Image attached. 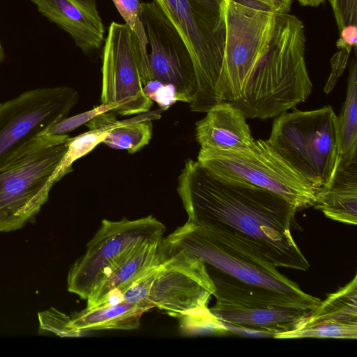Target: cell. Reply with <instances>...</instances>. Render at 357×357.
I'll return each mask as SVG.
<instances>
[{"label":"cell","instance_id":"3957f363","mask_svg":"<svg viewBox=\"0 0 357 357\" xmlns=\"http://www.w3.org/2000/svg\"><path fill=\"white\" fill-rule=\"evenodd\" d=\"M214 291L204 261L181 250L147 270L122 297L178 317L190 333L227 335V328L208 307Z\"/></svg>","mask_w":357,"mask_h":357},{"label":"cell","instance_id":"d4e9b609","mask_svg":"<svg viewBox=\"0 0 357 357\" xmlns=\"http://www.w3.org/2000/svg\"><path fill=\"white\" fill-rule=\"evenodd\" d=\"M117 108L118 105H116L101 103L89 111L68 118L66 117L52 124L41 132L49 135H65L86 124L95 116L111 110H115Z\"/></svg>","mask_w":357,"mask_h":357},{"label":"cell","instance_id":"ba28073f","mask_svg":"<svg viewBox=\"0 0 357 357\" xmlns=\"http://www.w3.org/2000/svg\"><path fill=\"white\" fill-rule=\"evenodd\" d=\"M208 271L216 299L210 311L222 324L266 332L273 337L292 329L315 308L218 271Z\"/></svg>","mask_w":357,"mask_h":357},{"label":"cell","instance_id":"7a4b0ae2","mask_svg":"<svg viewBox=\"0 0 357 357\" xmlns=\"http://www.w3.org/2000/svg\"><path fill=\"white\" fill-rule=\"evenodd\" d=\"M177 192L188 221L211 229L275 267L307 271L292 236L296 208L259 187L219 176L197 160H185Z\"/></svg>","mask_w":357,"mask_h":357},{"label":"cell","instance_id":"30bf717a","mask_svg":"<svg viewBox=\"0 0 357 357\" xmlns=\"http://www.w3.org/2000/svg\"><path fill=\"white\" fill-rule=\"evenodd\" d=\"M165 225L152 215L130 220H102L85 253L70 267L69 292L87 300L139 246L162 238Z\"/></svg>","mask_w":357,"mask_h":357},{"label":"cell","instance_id":"9c48e42d","mask_svg":"<svg viewBox=\"0 0 357 357\" xmlns=\"http://www.w3.org/2000/svg\"><path fill=\"white\" fill-rule=\"evenodd\" d=\"M197 161L213 174L275 193L297 211L312 206L316 192L271 146L257 139L245 151L201 148Z\"/></svg>","mask_w":357,"mask_h":357},{"label":"cell","instance_id":"9a60e30c","mask_svg":"<svg viewBox=\"0 0 357 357\" xmlns=\"http://www.w3.org/2000/svg\"><path fill=\"white\" fill-rule=\"evenodd\" d=\"M195 135L201 148L224 151H245L255 141L245 116L228 102L217 104L206 112L196 123Z\"/></svg>","mask_w":357,"mask_h":357},{"label":"cell","instance_id":"4dcf8cb0","mask_svg":"<svg viewBox=\"0 0 357 357\" xmlns=\"http://www.w3.org/2000/svg\"><path fill=\"white\" fill-rule=\"evenodd\" d=\"M340 37L336 42L338 50H346L351 52L356 49L357 44V25H348L343 27L340 31Z\"/></svg>","mask_w":357,"mask_h":357},{"label":"cell","instance_id":"6da1fadb","mask_svg":"<svg viewBox=\"0 0 357 357\" xmlns=\"http://www.w3.org/2000/svg\"><path fill=\"white\" fill-rule=\"evenodd\" d=\"M226 43L213 106L228 102L247 119H266L303 102L312 92L305 27L289 13L225 1Z\"/></svg>","mask_w":357,"mask_h":357},{"label":"cell","instance_id":"484cf974","mask_svg":"<svg viewBox=\"0 0 357 357\" xmlns=\"http://www.w3.org/2000/svg\"><path fill=\"white\" fill-rule=\"evenodd\" d=\"M70 317L54 308L38 313L40 329L59 336L77 337L78 333L69 328Z\"/></svg>","mask_w":357,"mask_h":357},{"label":"cell","instance_id":"1f68e13d","mask_svg":"<svg viewBox=\"0 0 357 357\" xmlns=\"http://www.w3.org/2000/svg\"><path fill=\"white\" fill-rule=\"evenodd\" d=\"M113 110L100 114L87 122L85 125L89 129L114 128L119 123Z\"/></svg>","mask_w":357,"mask_h":357},{"label":"cell","instance_id":"d6a6232c","mask_svg":"<svg viewBox=\"0 0 357 357\" xmlns=\"http://www.w3.org/2000/svg\"><path fill=\"white\" fill-rule=\"evenodd\" d=\"M300 4L304 6L318 7L324 3L326 0H297Z\"/></svg>","mask_w":357,"mask_h":357},{"label":"cell","instance_id":"83f0119b","mask_svg":"<svg viewBox=\"0 0 357 357\" xmlns=\"http://www.w3.org/2000/svg\"><path fill=\"white\" fill-rule=\"evenodd\" d=\"M339 31L348 25H357V0H329Z\"/></svg>","mask_w":357,"mask_h":357},{"label":"cell","instance_id":"e0dca14e","mask_svg":"<svg viewBox=\"0 0 357 357\" xmlns=\"http://www.w3.org/2000/svg\"><path fill=\"white\" fill-rule=\"evenodd\" d=\"M161 238L137 248L87 300V308L123 301L122 294L147 270L159 264Z\"/></svg>","mask_w":357,"mask_h":357},{"label":"cell","instance_id":"f1b7e54d","mask_svg":"<svg viewBox=\"0 0 357 357\" xmlns=\"http://www.w3.org/2000/svg\"><path fill=\"white\" fill-rule=\"evenodd\" d=\"M232 1L256 10L289 13L292 0H231Z\"/></svg>","mask_w":357,"mask_h":357},{"label":"cell","instance_id":"836d02e7","mask_svg":"<svg viewBox=\"0 0 357 357\" xmlns=\"http://www.w3.org/2000/svg\"><path fill=\"white\" fill-rule=\"evenodd\" d=\"M5 58V52L2 45V43L0 40V65L3 62Z\"/></svg>","mask_w":357,"mask_h":357},{"label":"cell","instance_id":"7c38bea8","mask_svg":"<svg viewBox=\"0 0 357 357\" xmlns=\"http://www.w3.org/2000/svg\"><path fill=\"white\" fill-rule=\"evenodd\" d=\"M79 99L69 86L24 91L0 103V162L20 144L67 117Z\"/></svg>","mask_w":357,"mask_h":357},{"label":"cell","instance_id":"4316f807","mask_svg":"<svg viewBox=\"0 0 357 357\" xmlns=\"http://www.w3.org/2000/svg\"><path fill=\"white\" fill-rule=\"evenodd\" d=\"M144 93L153 101L156 102L162 109H168L178 101L174 87L156 80H151L144 87Z\"/></svg>","mask_w":357,"mask_h":357},{"label":"cell","instance_id":"ac0fdd59","mask_svg":"<svg viewBox=\"0 0 357 357\" xmlns=\"http://www.w3.org/2000/svg\"><path fill=\"white\" fill-rule=\"evenodd\" d=\"M149 310L143 304L125 300L104 303L73 314L68 326L79 335L91 330H134L139 327L141 317Z\"/></svg>","mask_w":357,"mask_h":357},{"label":"cell","instance_id":"f546056e","mask_svg":"<svg viewBox=\"0 0 357 357\" xmlns=\"http://www.w3.org/2000/svg\"><path fill=\"white\" fill-rule=\"evenodd\" d=\"M351 52L346 50H338L331 59L332 70L326 85L325 91L328 93L335 85L337 78L344 72Z\"/></svg>","mask_w":357,"mask_h":357},{"label":"cell","instance_id":"7402d4cb","mask_svg":"<svg viewBox=\"0 0 357 357\" xmlns=\"http://www.w3.org/2000/svg\"><path fill=\"white\" fill-rule=\"evenodd\" d=\"M302 320V319H301ZM301 320L292 329L278 333L277 339L336 338L356 339L357 323L318 321L303 323Z\"/></svg>","mask_w":357,"mask_h":357},{"label":"cell","instance_id":"cb8c5ba5","mask_svg":"<svg viewBox=\"0 0 357 357\" xmlns=\"http://www.w3.org/2000/svg\"><path fill=\"white\" fill-rule=\"evenodd\" d=\"M112 1L125 23L137 36L142 55L149 63L148 42L140 18L141 1L139 0H112Z\"/></svg>","mask_w":357,"mask_h":357},{"label":"cell","instance_id":"5b68a950","mask_svg":"<svg viewBox=\"0 0 357 357\" xmlns=\"http://www.w3.org/2000/svg\"><path fill=\"white\" fill-rule=\"evenodd\" d=\"M177 29L190 54L197 91L190 104L206 112L220 75L226 43V0H153Z\"/></svg>","mask_w":357,"mask_h":357},{"label":"cell","instance_id":"277c9868","mask_svg":"<svg viewBox=\"0 0 357 357\" xmlns=\"http://www.w3.org/2000/svg\"><path fill=\"white\" fill-rule=\"evenodd\" d=\"M70 137L36 134L0 162V232L31 222L47 202Z\"/></svg>","mask_w":357,"mask_h":357},{"label":"cell","instance_id":"ffe728a7","mask_svg":"<svg viewBox=\"0 0 357 357\" xmlns=\"http://www.w3.org/2000/svg\"><path fill=\"white\" fill-rule=\"evenodd\" d=\"M318 321L357 323L356 274L347 284L328 294L301 320L303 323Z\"/></svg>","mask_w":357,"mask_h":357},{"label":"cell","instance_id":"8992f818","mask_svg":"<svg viewBox=\"0 0 357 357\" xmlns=\"http://www.w3.org/2000/svg\"><path fill=\"white\" fill-rule=\"evenodd\" d=\"M181 250L202 259L208 268L243 282L271 289L314 307L321 301L301 290L298 284L280 273L271 263L188 221L162 238L160 259L164 261Z\"/></svg>","mask_w":357,"mask_h":357},{"label":"cell","instance_id":"603a6c76","mask_svg":"<svg viewBox=\"0 0 357 357\" xmlns=\"http://www.w3.org/2000/svg\"><path fill=\"white\" fill-rule=\"evenodd\" d=\"M112 128L89 129L86 132L74 137H70L67 151L52 176L51 179L52 184L54 185L66 174L72 172V166L74 162L88 154L96 146L102 142L106 135Z\"/></svg>","mask_w":357,"mask_h":357},{"label":"cell","instance_id":"5bb4252c","mask_svg":"<svg viewBox=\"0 0 357 357\" xmlns=\"http://www.w3.org/2000/svg\"><path fill=\"white\" fill-rule=\"evenodd\" d=\"M30 1L43 16L68 33L85 54L102 46L105 30L97 0Z\"/></svg>","mask_w":357,"mask_h":357},{"label":"cell","instance_id":"52a82bcc","mask_svg":"<svg viewBox=\"0 0 357 357\" xmlns=\"http://www.w3.org/2000/svg\"><path fill=\"white\" fill-rule=\"evenodd\" d=\"M267 141L317 192L337 160V116L331 105L285 112L274 120Z\"/></svg>","mask_w":357,"mask_h":357},{"label":"cell","instance_id":"2e32d148","mask_svg":"<svg viewBox=\"0 0 357 357\" xmlns=\"http://www.w3.org/2000/svg\"><path fill=\"white\" fill-rule=\"evenodd\" d=\"M326 217L341 223L357 224V160H337L328 181L315 194L313 206Z\"/></svg>","mask_w":357,"mask_h":357},{"label":"cell","instance_id":"44dd1931","mask_svg":"<svg viewBox=\"0 0 357 357\" xmlns=\"http://www.w3.org/2000/svg\"><path fill=\"white\" fill-rule=\"evenodd\" d=\"M152 132L153 126L149 120L120 121L102 142L110 148L126 150L132 154L149 144Z\"/></svg>","mask_w":357,"mask_h":357},{"label":"cell","instance_id":"d6986e66","mask_svg":"<svg viewBox=\"0 0 357 357\" xmlns=\"http://www.w3.org/2000/svg\"><path fill=\"white\" fill-rule=\"evenodd\" d=\"M357 61L349 65L347 96L337 116V158L344 163L357 160Z\"/></svg>","mask_w":357,"mask_h":357},{"label":"cell","instance_id":"8fae6325","mask_svg":"<svg viewBox=\"0 0 357 357\" xmlns=\"http://www.w3.org/2000/svg\"><path fill=\"white\" fill-rule=\"evenodd\" d=\"M100 101L118 105L121 115L146 112L153 100L144 87L151 80L135 33L126 23L112 22L105 38L102 53Z\"/></svg>","mask_w":357,"mask_h":357},{"label":"cell","instance_id":"4fadbf2b","mask_svg":"<svg viewBox=\"0 0 357 357\" xmlns=\"http://www.w3.org/2000/svg\"><path fill=\"white\" fill-rule=\"evenodd\" d=\"M140 18L148 45L151 80L172 85L178 101L190 104L197 84L193 62L183 38L153 1L141 2Z\"/></svg>","mask_w":357,"mask_h":357}]
</instances>
